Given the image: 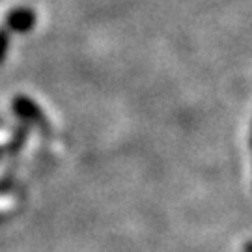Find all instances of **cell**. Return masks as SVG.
Instances as JSON below:
<instances>
[{
    "instance_id": "6da1fadb",
    "label": "cell",
    "mask_w": 252,
    "mask_h": 252,
    "mask_svg": "<svg viewBox=\"0 0 252 252\" xmlns=\"http://www.w3.org/2000/svg\"><path fill=\"white\" fill-rule=\"evenodd\" d=\"M11 110H13V114H15L25 126L36 127V129H39V131L45 133V135H49V133L53 131L51 122H49L47 114L43 112V108L39 107L32 97L25 95V94L13 95V99H11Z\"/></svg>"
},
{
    "instance_id": "7a4b0ae2",
    "label": "cell",
    "mask_w": 252,
    "mask_h": 252,
    "mask_svg": "<svg viewBox=\"0 0 252 252\" xmlns=\"http://www.w3.org/2000/svg\"><path fill=\"white\" fill-rule=\"evenodd\" d=\"M4 23L13 34H28L37 23V13L30 6H17L11 8L4 17Z\"/></svg>"
},
{
    "instance_id": "3957f363",
    "label": "cell",
    "mask_w": 252,
    "mask_h": 252,
    "mask_svg": "<svg viewBox=\"0 0 252 252\" xmlns=\"http://www.w3.org/2000/svg\"><path fill=\"white\" fill-rule=\"evenodd\" d=\"M28 140V126L21 124L13 129L11 138H8L6 142H0V159L8 157V155H15L17 152H21V148L27 144Z\"/></svg>"
},
{
    "instance_id": "277c9868",
    "label": "cell",
    "mask_w": 252,
    "mask_h": 252,
    "mask_svg": "<svg viewBox=\"0 0 252 252\" xmlns=\"http://www.w3.org/2000/svg\"><path fill=\"white\" fill-rule=\"evenodd\" d=\"M15 36L9 27L2 21V25H0V65L4 63L6 60V56H8V51H9V43H11V37Z\"/></svg>"
},
{
    "instance_id": "5b68a950",
    "label": "cell",
    "mask_w": 252,
    "mask_h": 252,
    "mask_svg": "<svg viewBox=\"0 0 252 252\" xmlns=\"http://www.w3.org/2000/svg\"><path fill=\"white\" fill-rule=\"evenodd\" d=\"M243 252H252V241H245Z\"/></svg>"
},
{
    "instance_id": "8992f818",
    "label": "cell",
    "mask_w": 252,
    "mask_h": 252,
    "mask_svg": "<svg viewBox=\"0 0 252 252\" xmlns=\"http://www.w3.org/2000/svg\"><path fill=\"white\" fill-rule=\"evenodd\" d=\"M4 126V120H2V118H0V127Z\"/></svg>"
},
{
    "instance_id": "52a82bcc",
    "label": "cell",
    "mask_w": 252,
    "mask_h": 252,
    "mask_svg": "<svg viewBox=\"0 0 252 252\" xmlns=\"http://www.w3.org/2000/svg\"><path fill=\"white\" fill-rule=\"evenodd\" d=\"M251 146H252V136H251Z\"/></svg>"
}]
</instances>
